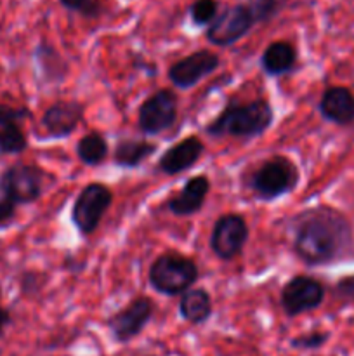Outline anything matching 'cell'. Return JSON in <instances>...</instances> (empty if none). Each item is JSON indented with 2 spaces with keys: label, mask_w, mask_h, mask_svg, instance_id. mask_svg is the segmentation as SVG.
<instances>
[{
  "label": "cell",
  "mask_w": 354,
  "mask_h": 356,
  "mask_svg": "<svg viewBox=\"0 0 354 356\" xmlns=\"http://www.w3.org/2000/svg\"><path fill=\"white\" fill-rule=\"evenodd\" d=\"M292 250L307 268H323L354 256V228L346 214L316 205L288 219Z\"/></svg>",
  "instance_id": "obj_1"
},
{
  "label": "cell",
  "mask_w": 354,
  "mask_h": 356,
  "mask_svg": "<svg viewBox=\"0 0 354 356\" xmlns=\"http://www.w3.org/2000/svg\"><path fill=\"white\" fill-rule=\"evenodd\" d=\"M274 122V110L264 97L252 101L231 99L217 117L203 127L208 138H233L250 141L262 138Z\"/></svg>",
  "instance_id": "obj_2"
},
{
  "label": "cell",
  "mask_w": 354,
  "mask_h": 356,
  "mask_svg": "<svg viewBox=\"0 0 354 356\" xmlns=\"http://www.w3.org/2000/svg\"><path fill=\"white\" fill-rule=\"evenodd\" d=\"M301 183L297 163L285 155H273L262 160L246 179V188L259 202H274L287 197Z\"/></svg>",
  "instance_id": "obj_3"
},
{
  "label": "cell",
  "mask_w": 354,
  "mask_h": 356,
  "mask_svg": "<svg viewBox=\"0 0 354 356\" xmlns=\"http://www.w3.org/2000/svg\"><path fill=\"white\" fill-rule=\"evenodd\" d=\"M200 278V268L191 257L179 252H163L148 270V284L158 294L167 298L183 296L194 287Z\"/></svg>",
  "instance_id": "obj_4"
},
{
  "label": "cell",
  "mask_w": 354,
  "mask_h": 356,
  "mask_svg": "<svg viewBox=\"0 0 354 356\" xmlns=\"http://www.w3.org/2000/svg\"><path fill=\"white\" fill-rule=\"evenodd\" d=\"M113 191L104 183L83 186L71 205V222L76 232L82 236L92 235L113 205Z\"/></svg>",
  "instance_id": "obj_5"
},
{
  "label": "cell",
  "mask_w": 354,
  "mask_h": 356,
  "mask_svg": "<svg viewBox=\"0 0 354 356\" xmlns=\"http://www.w3.org/2000/svg\"><path fill=\"white\" fill-rule=\"evenodd\" d=\"M44 184L45 170L35 163H12L0 174V193L17 207L35 204L44 193Z\"/></svg>",
  "instance_id": "obj_6"
},
{
  "label": "cell",
  "mask_w": 354,
  "mask_h": 356,
  "mask_svg": "<svg viewBox=\"0 0 354 356\" xmlns=\"http://www.w3.org/2000/svg\"><path fill=\"white\" fill-rule=\"evenodd\" d=\"M257 21L248 2H239L219 10L217 17L205 30V37L212 45L231 47L252 31Z\"/></svg>",
  "instance_id": "obj_7"
},
{
  "label": "cell",
  "mask_w": 354,
  "mask_h": 356,
  "mask_svg": "<svg viewBox=\"0 0 354 356\" xmlns=\"http://www.w3.org/2000/svg\"><path fill=\"white\" fill-rule=\"evenodd\" d=\"M179 115V97L170 89L149 94L137 108V127L144 136H158L174 127Z\"/></svg>",
  "instance_id": "obj_8"
},
{
  "label": "cell",
  "mask_w": 354,
  "mask_h": 356,
  "mask_svg": "<svg viewBox=\"0 0 354 356\" xmlns=\"http://www.w3.org/2000/svg\"><path fill=\"white\" fill-rule=\"evenodd\" d=\"M155 313V301L148 296H137L132 301H128L125 308L113 313L106 320V327L115 343L127 344L137 336H141L142 330L151 323Z\"/></svg>",
  "instance_id": "obj_9"
},
{
  "label": "cell",
  "mask_w": 354,
  "mask_h": 356,
  "mask_svg": "<svg viewBox=\"0 0 354 356\" xmlns=\"http://www.w3.org/2000/svg\"><path fill=\"white\" fill-rule=\"evenodd\" d=\"M325 298V285L311 275H294L280 292L281 308L288 318L314 312L323 305Z\"/></svg>",
  "instance_id": "obj_10"
},
{
  "label": "cell",
  "mask_w": 354,
  "mask_h": 356,
  "mask_svg": "<svg viewBox=\"0 0 354 356\" xmlns=\"http://www.w3.org/2000/svg\"><path fill=\"white\" fill-rule=\"evenodd\" d=\"M248 236L250 229L246 219L236 212H228L215 219L210 233V249L217 259L228 263L242 256Z\"/></svg>",
  "instance_id": "obj_11"
},
{
  "label": "cell",
  "mask_w": 354,
  "mask_h": 356,
  "mask_svg": "<svg viewBox=\"0 0 354 356\" xmlns=\"http://www.w3.org/2000/svg\"><path fill=\"white\" fill-rule=\"evenodd\" d=\"M221 66V58L208 49H198L184 58L172 63L167 72V76L174 87L180 90H187L198 86L201 80L215 73Z\"/></svg>",
  "instance_id": "obj_12"
},
{
  "label": "cell",
  "mask_w": 354,
  "mask_h": 356,
  "mask_svg": "<svg viewBox=\"0 0 354 356\" xmlns=\"http://www.w3.org/2000/svg\"><path fill=\"white\" fill-rule=\"evenodd\" d=\"M85 118V104L76 99H59L42 115V127L49 138H69Z\"/></svg>",
  "instance_id": "obj_13"
},
{
  "label": "cell",
  "mask_w": 354,
  "mask_h": 356,
  "mask_svg": "<svg viewBox=\"0 0 354 356\" xmlns=\"http://www.w3.org/2000/svg\"><path fill=\"white\" fill-rule=\"evenodd\" d=\"M205 153V143L198 136L191 134L184 139L177 141L176 145L169 146L165 152L160 155L156 169L165 176H177L191 167L196 165Z\"/></svg>",
  "instance_id": "obj_14"
},
{
  "label": "cell",
  "mask_w": 354,
  "mask_h": 356,
  "mask_svg": "<svg viewBox=\"0 0 354 356\" xmlns=\"http://www.w3.org/2000/svg\"><path fill=\"white\" fill-rule=\"evenodd\" d=\"M210 177L207 174L191 176L174 197L165 202V209L177 218H189L203 209L210 193Z\"/></svg>",
  "instance_id": "obj_15"
},
{
  "label": "cell",
  "mask_w": 354,
  "mask_h": 356,
  "mask_svg": "<svg viewBox=\"0 0 354 356\" xmlns=\"http://www.w3.org/2000/svg\"><path fill=\"white\" fill-rule=\"evenodd\" d=\"M318 111L326 122L339 127L354 124V92L346 86H330L323 90Z\"/></svg>",
  "instance_id": "obj_16"
},
{
  "label": "cell",
  "mask_w": 354,
  "mask_h": 356,
  "mask_svg": "<svg viewBox=\"0 0 354 356\" xmlns=\"http://www.w3.org/2000/svg\"><path fill=\"white\" fill-rule=\"evenodd\" d=\"M298 61V52L288 40H274L262 51L259 66L267 76H283L294 72Z\"/></svg>",
  "instance_id": "obj_17"
},
{
  "label": "cell",
  "mask_w": 354,
  "mask_h": 356,
  "mask_svg": "<svg viewBox=\"0 0 354 356\" xmlns=\"http://www.w3.org/2000/svg\"><path fill=\"white\" fill-rule=\"evenodd\" d=\"M177 312L184 322L191 325H203L214 313V301L205 287H191L180 296Z\"/></svg>",
  "instance_id": "obj_18"
},
{
  "label": "cell",
  "mask_w": 354,
  "mask_h": 356,
  "mask_svg": "<svg viewBox=\"0 0 354 356\" xmlns=\"http://www.w3.org/2000/svg\"><path fill=\"white\" fill-rule=\"evenodd\" d=\"M158 149V145L148 139L121 138L113 149V162L120 169H137Z\"/></svg>",
  "instance_id": "obj_19"
},
{
  "label": "cell",
  "mask_w": 354,
  "mask_h": 356,
  "mask_svg": "<svg viewBox=\"0 0 354 356\" xmlns=\"http://www.w3.org/2000/svg\"><path fill=\"white\" fill-rule=\"evenodd\" d=\"M35 61L40 70L42 80L49 83H59L68 75V63L47 42H40L35 49Z\"/></svg>",
  "instance_id": "obj_20"
},
{
  "label": "cell",
  "mask_w": 354,
  "mask_h": 356,
  "mask_svg": "<svg viewBox=\"0 0 354 356\" xmlns=\"http://www.w3.org/2000/svg\"><path fill=\"white\" fill-rule=\"evenodd\" d=\"M110 145L103 132L90 131L76 141V156L87 167H97L108 159Z\"/></svg>",
  "instance_id": "obj_21"
},
{
  "label": "cell",
  "mask_w": 354,
  "mask_h": 356,
  "mask_svg": "<svg viewBox=\"0 0 354 356\" xmlns=\"http://www.w3.org/2000/svg\"><path fill=\"white\" fill-rule=\"evenodd\" d=\"M26 148L28 136L21 125H0V155H21Z\"/></svg>",
  "instance_id": "obj_22"
},
{
  "label": "cell",
  "mask_w": 354,
  "mask_h": 356,
  "mask_svg": "<svg viewBox=\"0 0 354 356\" xmlns=\"http://www.w3.org/2000/svg\"><path fill=\"white\" fill-rule=\"evenodd\" d=\"M219 14L217 0H194L189 6V17L196 26H208Z\"/></svg>",
  "instance_id": "obj_23"
},
{
  "label": "cell",
  "mask_w": 354,
  "mask_h": 356,
  "mask_svg": "<svg viewBox=\"0 0 354 356\" xmlns=\"http://www.w3.org/2000/svg\"><path fill=\"white\" fill-rule=\"evenodd\" d=\"M330 341L328 330H309L305 334H298L290 341V346L298 351H316L325 346Z\"/></svg>",
  "instance_id": "obj_24"
},
{
  "label": "cell",
  "mask_w": 354,
  "mask_h": 356,
  "mask_svg": "<svg viewBox=\"0 0 354 356\" xmlns=\"http://www.w3.org/2000/svg\"><path fill=\"white\" fill-rule=\"evenodd\" d=\"M248 6L255 16L257 24L273 21L283 10L285 0H248Z\"/></svg>",
  "instance_id": "obj_25"
},
{
  "label": "cell",
  "mask_w": 354,
  "mask_h": 356,
  "mask_svg": "<svg viewBox=\"0 0 354 356\" xmlns=\"http://www.w3.org/2000/svg\"><path fill=\"white\" fill-rule=\"evenodd\" d=\"M59 3L69 13L80 14L87 19H96L103 14V6L97 0H59Z\"/></svg>",
  "instance_id": "obj_26"
},
{
  "label": "cell",
  "mask_w": 354,
  "mask_h": 356,
  "mask_svg": "<svg viewBox=\"0 0 354 356\" xmlns=\"http://www.w3.org/2000/svg\"><path fill=\"white\" fill-rule=\"evenodd\" d=\"M332 298L339 305H354V273L339 278L332 287Z\"/></svg>",
  "instance_id": "obj_27"
},
{
  "label": "cell",
  "mask_w": 354,
  "mask_h": 356,
  "mask_svg": "<svg viewBox=\"0 0 354 356\" xmlns=\"http://www.w3.org/2000/svg\"><path fill=\"white\" fill-rule=\"evenodd\" d=\"M31 118V111L24 106L0 104V125H21V122Z\"/></svg>",
  "instance_id": "obj_28"
},
{
  "label": "cell",
  "mask_w": 354,
  "mask_h": 356,
  "mask_svg": "<svg viewBox=\"0 0 354 356\" xmlns=\"http://www.w3.org/2000/svg\"><path fill=\"white\" fill-rule=\"evenodd\" d=\"M17 205L0 193V229H6L16 221Z\"/></svg>",
  "instance_id": "obj_29"
},
{
  "label": "cell",
  "mask_w": 354,
  "mask_h": 356,
  "mask_svg": "<svg viewBox=\"0 0 354 356\" xmlns=\"http://www.w3.org/2000/svg\"><path fill=\"white\" fill-rule=\"evenodd\" d=\"M21 289L23 292H30V291H38V275L37 273H26L23 275L21 278Z\"/></svg>",
  "instance_id": "obj_30"
},
{
  "label": "cell",
  "mask_w": 354,
  "mask_h": 356,
  "mask_svg": "<svg viewBox=\"0 0 354 356\" xmlns=\"http://www.w3.org/2000/svg\"><path fill=\"white\" fill-rule=\"evenodd\" d=\"M10 323H12V315H10L9 309L0 305V337H3V334H6L7 327Z\"/></svg>",
  "instance_id": "obj_31"
},
{
  "label": "cell",
  "mask_w": 354,
  "mask_h": 356,
  "mask_svg": "<svg viewBox=\"0 0 354 356\" xmlns=\"http://www.w3.org/2000/svg\"><path fill=\"white\" fill-rule=\"evenodd\" d=\"M146 356H156V355H146Z\"/></svg>",
  "instance_id": "obj_32"
}]
</instances>
